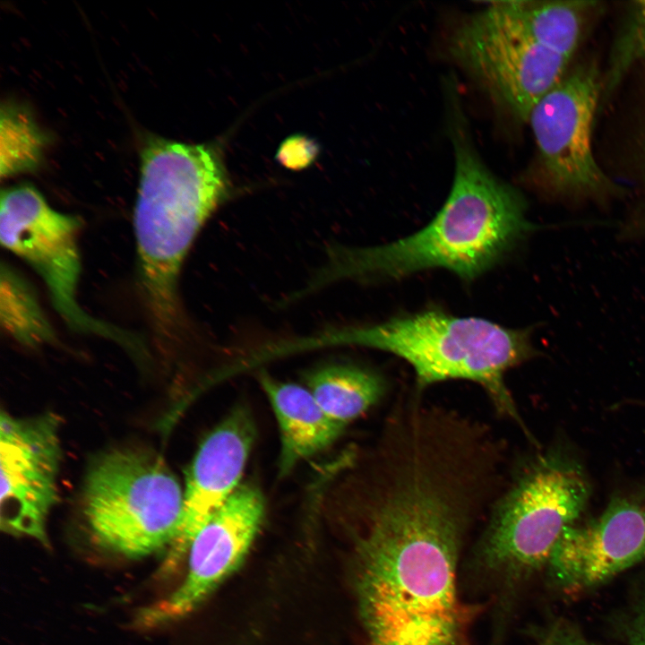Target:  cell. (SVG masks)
I'll return each mask as SVG.
<instances>
[{"label": "cell", "mask_w": 645, "mask_h": 645, "mask_svg": "<svg viewBox=\"0 0 645 645\" xmlns=\"http://www.w3.org/2000/svg\"><path fill=\"white\" fill-rule=\"evenodd\" d=\"M363 346L392 353L414 369L417 389L468 380L479 384L495 409L535 438L526 427L505 383V374L536 356L529 330H512L477 317H457L440 309L392 317L366 326L328 329L288 340V354L331 346Z\"/></svg>", "instance_id": "obj_4"}, {"label": "cell", "mask_w": 645, "mask_h": 645, "mask_svg": "<svg viewBox=\"0 0 645 645\" xmlns=\"http://www.w3.org/2000/svg\"><path fill=\"white\" fill-rule=\"evenodd\" d=\"M278 422L280 436V474L288 475L302 460L332 444L345 426L322 409L309 390L280 382L265 373L258 377Z\"/></svg>", "instance_id": "obj_14"}, {"label": "cell", "mask_w": 645, "mask_h": 645, "mask_svg": "<svg viewBox=\"0 0 645 645\" xmlns=\"http://www.w3.org/2000/svg\"><path fill=\"white\" fill-rule=\"evenodd\" d=\"M645 560V481L615 489L604 511L564 530L547 563L557 585L581 592Z\"/></svg>", "instance_id": "obj_11"}, {"label": "cell", "mask_w": 645, "mask_h": 645, "mask_svg": "<svg viewBox=\"0 0 645 645\" xmlns=\"http://www.w3.org/2000/svg\"><path fill=\"white\" fill-rule=\"evenodd\" d=\"M630 645H645V599L629 630Z\"/></svg>", "instance_id": "obj_21"}, {"label": "cell", "mask_w": 645, "mask_h": 645, "mask_svg": "<svg viewBox=\"0 0 645 645\" xmlns=\"http://www.w3.org/2000/svg\"><path fill=\"white\" fill-rule=\"evenodd\" d=\"M255 427L250 413L234 408L200 445L189 468L183 517L171 556H182L200 529L238 488Z\"/></svg>", "instance_id": "obj_13"}, {"label": "cell", "mask_w": 645, "mask_h": 645, "mask_svg": "<svg viewBox=\"0 0 645 645\" xmlns=\"http://www.w3.org/2000/svg\"><path fill=\"white\" fill-rule=\"evenodd\" d=\"M318 152L317 145L307 137L291 136L280 145L277 153L280 163L291 169H301L311 164Z\"/></svg>", "instance_id": "obj_19"}, {"label": "cell", "mask_w": 645, "mask_h": 645, "mask_svg": "<svg viewBox=\"0 0 645 645\" xmlns=\"http://www.w3.org/2000/svg\"><path fill=\"white\" fill-rule=\"evenodd\" d=\"M59 426L52 413L1 414L0 523L7 533L47 542V520L58 495Z\"/></svg>", "instance_id": "obj_10"}, {"label": "cell", "mask_w": 645, "mask_h": 645, "mask_svg": "<svg viewBox=\"0 0 645 645\" xmlns=\"http://www.w3.org/2000/svg\"><path fill=\"white\" fill-rule=\"evenodd\" d=\"M77 217L51 208L34 187L22 185L2 191L0 239L44 280L54 306L73 329L131 346L133 337L86 314L76 294L81 274Z\"/></svg>", "instance_id": "obj_8"}, {"label": "cell", "mask_w": 645, "mask_h": 645, "mask_svg": "<svg viewBox=\"0 0 645 645\" xmlns=\"http://www.w3.org/2000/svg\"><path fill=\"white\" fill-rule=\"evenodd\" d=\"M184 492L157 454L116 448L90 464L83 486L82 511L96 542L130 558L174 544Z\"/></svg>", "instance_id": "obj_6"}, {"label": "cell", "mask_w": 645, "mask_h": 645, "mask_svg": "<svg viewBox=\"0 0 645 645\" xmlns=\"http://www.w3.org/2000/svg\"><path fill=\"white\" fill-rule=\"evenodd\" d=\"M1 321L18 341L39 345L55 335L28 282L9 265L1 271Z\"/></svg>", "instance_id": "obj_17"}, {"label": "cell", "mask_w": 645, "mask_h": 645, "mask_svg": "<svg viewBox=\"0 0 645 645\" xmlns=\"http://www.w3.org/2000/svg\"><path fill=\"white\" fill-rule=\"evenodd\" d=\"M21 114H2L3 176L27 169L37 161L40 150L39 135L30 121Z\"/></svg>", "instance_id": "obj_18"}, {"label": "cell", "mask_w": 645, "mask_h": 645, "mask_svg": "<svg viewBox=\"0 0 645 645\" xmlns=\"http://www.w3.org/2000/svg\"><path fill=\"white\" fill-rule=\"evenodd\" d=\"M636 31L641 51L645 56V1L638 2L636 6Z\"/></svg>", "instance_id": "obj_22"}, {"label": "cell", "mask_w": 645, "mask_h": 645, "mask_svg": "<svg viewBox=\"0 0 645 645\" xmlns=\"http://www.w3.org/2000/svg\"><path fill=\"white\" fill-rule=\"evenodd\" d=\"M383 459L355 542L366 645H460L457 562L489 482L465 456L421 439L391 446Z\"/></svg>", "instance_id": "obj_1"}, {"label": "cell", "mask_w": 645, "mask_h": 645, "mask_svg": "<svg viewBox=\"0 0 645 645\" xmlns=\"http://www.w3.org/2000/svg\"><path fill=\"white\" fill-rule=\"evenodd\" d=\"M635 403H636L637 405L639 404V405H642V406L645 407V401H639V402H638V401H635Z\"/></svg>", "instance_id": "obj_25"}, {"label": "cell", "mask_w": 645, "mask_h": 645, "mask_svg": "<svg viewBox=\"0 0 645 645\" xmlns=\"http://www.w3.org/2000/svg\"><path fill=\"white\" fill-rule=\"evenodd\" d=\"M583 645H596V644L591 643V642H589L588 641H586V640L584 639V641H583Z\"/></svg>", "instance_id": "obj_24"}, {"label": "cell", "mask_w": 645, "mask_h": 645, "mask_svg": "<svg viewBox=\"0 0 645 645\" xmlns=\"http://www.w3.org/2000/svg\"><path fill=\"white\" fill-rule=\"evenodd\" d=\"M626 230L635 235L645 233V214L637 218L636 220L628 223Z\"/></svg>", "instance_id": "obj_23"}, {"label": "cell", "mask_w": 645, "mask_h": 645, "mask_svg": "<svg viewBox=\"0 0 645 645\" xmlns=\"http://www.w3.org/2000/svg\"><path fill=\"white\" fill-rule=\"evenodd\" d=\"M261 491L242 484L194 538L186 574L169 596L138 615L142 627L168 624L193 611L243 562L262 525Z\"/></svg>", "instance_id": "obj_12"}, {"label": "cell", "mask_w": 645, "mask_h": 645, "mask_svg": "<svg viewBox=\"0 0 645 645\" xmlns=\"http://www.w3.org/2000/svg\"><path fill=\"white\" fill-rule=\"evenodd\" d=\"M527 36L570 60L580 41L589 2L494 1Z\"/></svg>", "instance_id": "obj_15"}, {"label": "cell", "mask_w": 645, "mask_h": 645, "mask_svg": "<svg viewBox=\"0 0 645 645\" xmlns=\"http://www.w3.org/2000/svg\"><path fill=\"white\" fill-rule=\"evenodd\" d=\"M229 182L208 144L150 140L143 149L133 227L141 286L158 331L179 317L178 279L199 231L227 199Z\"/></svg>", "instance_id": "obj_3"}, {"label": "cell", "mask_w": 645, "mask_h": 645, "mask_svg": "<svg viewBox=\"0 0 645 645\" xmlns=\"http://www.w3.org/2000/svg\"><path fill=\"white\" fill-rule=\"evenodd\" d=\"M451 122L454 178L436 216L424 228L391 244L331 248L302 296L340 280L400 279L432 268L472 280L534 230L526 219L523 196L482 162L458 108Z\"/></svg>", "instance_id": "obj_2"}, {"label": "cell", "mask_w": 645, "mask_h": 645, "mask_svg": "<svg viewBox=\"0 0 645 645\" xmlns=\"http://www.w3.org/2000/svg\"><path fill=\"white\" fill-rule=\"evenodd\" d=\"M592 495L587 469L563 441L527 460L494 503L482 542L490 566L513 572L546 565Z\"/></svg>", "instance_id": "obj_5"}, {"label": "cell", "mask_w": 645, "mask_h": 645, "mask_svg": "<svg viewBox=\"0 0 645 645\" xmlns=\"http://www.w3.org/2000/svg\"><path fill=\"white\" fill-rule=\"evenodd\" d=\"M309 391L332 420L347 426L377 403L385 391L383 378L356 366H329L309 374Z\"/></svg>", "instance_id": "obj_16"}, {"label": "cell", "mask_w": 645, "mask_h": 645, "mask_svg": "<svg viewBox=\"0 0 645 645\" xmlns=\"http://www.w3.org/2000/svg\"><path fill=\"white\" fill-rule=\"evenodd\" d=\"M448 47L498 108L523 122L569 62L527 36L494 1L458 24Z\"/></svg>", "instance_id": "obj_7"}, {"label": "cell", "mask_w": 645, "mask_h": 645, "mask_svg": "<svg viewBox=\"0 0 645 645\" xmlns=\"http://www.w3.org/2000/svg\"><path fill=\"white\" fill-rule=\"evenodd\" d=\"M599 90L595 67L580 66L529 114L544 181L558 194L600 198L615 189L597 163L591 145Z\"/></svg>", "instance_id": "obj_9"}, {"label": "cell", "mask_w": 645, "mask_h": 645, "mask_svg": "<svg viewBox=\"0 0 645 645\" xmlns=\"http://www.w3.org/2000/svg\"><path fill=\"white\" fill-rule=\"evenodd\" d=\"M584 638L566 624L555 627L542 645H583Z\"/></svg>", "instance_id": "obj_20"}]
</instances>
